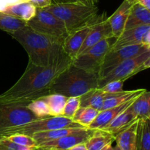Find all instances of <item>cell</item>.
Instances as JSON below:
<instances>
[{
  "mask_svg": "<svg viewBox=\"0 0 150 150\" xmlns=\"http://www.w3.org/2000/svg\"><path fill=\"white\" fill-rule=\"evenodd\" d=\"M64 51L53 64L40 66L29 62L24 73L7 91L0 94V101L26 106L35 99L51 94L56 78L72 63Z\"/></svg>",
  "mask_w": 150,
  "mask_h": 150,
  "instance_id": "cell-1",
  "label": "cell"
},
{
  "mask_svg": "<svg viewBox=\"0 0 150 150\" xmlns=\"http://www.w3.org/2000/svg\"><path fill=\"white\" fill-rule=\"evenodd\" d=\"M26 50L29 62L40 66L53 64L62 52L63 41L40 33L27 24L9 34Z\"/></svg>",
  "mask_w": 150,
  "mask_h": 150,
  "instance_id": "cell-2",
  "label": "cell"
},
{
  "mask_svg": "<svg viewBox=\"0 0 150 150\" xmlns=\"http://www.w3.org/2000/svg\"><path fill=\"white\" fill-rule=\"evenodd\" d=\"M99 74L89 72L74 66L73 63L63 71L51 85V94L66 97H80L89 90L98 88Z\"/></svg>",
  "mask_w": 150,
  "mask_h": 150,
  "instance_id": "cell-3",
  "label": "cell"
},
{
  "mask_svg": "<svg viewBox=\"0 0 150 150\" xmlns=\"http://www.w3.org/2000/svg\"><path fill=\"white\" fill-rule=\"evenodd\" d=\"M45 9L62 21L68 33L89 25L99 16V8L95 4L79 2L54 3Z\"/></svg>",
  "mask_w": 150,
  "mask_h": 150,
  "instance_id": "cell-4",
  "label": "cell"
},
{
  "mask_svg": "<svg viewBox=\"0 0 150 150\" xmlns=\"http://www.w3.org/2000/svg\"><path fill=\"white\" fill-rule=\"evenodd\" d=\"M83 127L75 121L73 119H68L63 116H49L32 121L27 124L13 128L4 132L1 136H7L13 134H23L32 136L38 132L52 130L60 128H79Z\"/></svg>",
  "mask_w": 150,
  "mask_h": 150,
  "instance_id": "cell-5",
  "label": "cell"
},
{
  "mask_svg": "<svg viewBox=\"0 0 150 150\" xmlns=\"http://www.w3.org/2000/svg\"><path fill=\"white\" fill-rule=\"evenodd\" d=\"M35 30L64 41L69 35L64 22L45 9L37 8L35 16L26 22Z\"/></svg>",
  "mask_w": 150,
  "mask_h": 150,
  "instance_id": "cell-6",
  "label": "cell"
},
{
  "mask_svg": "<svg viewBox=\"0 0 150 150\" xmlns=\"http://www.w3.org/2000/svg\"><path fill=\"white\" fill-rule=\"evenodd\" d=\"M38 119L40 118L34 115L26 106L0 101V136L9 129Z\"/></svg>",
  "mask_w": 150,
  "mask_h": 150,
  "instance_id": "cell-7",
  "label": "cell"
},
{
  "mask_svg": "<svg viewBox=\"0 0 150 150\" xmlns=\"http://www.w3.org/2000/svg\"><path fill=\"white\" fill-rule=\"evenodd\" d=\"M149 57H150V49L124 60L108 74L99 79L98 88H102L103 85L111 81L121 79L124 81L127 80L130 77L142 71V66Z\"/></svg>",
  "mask_w": 150,
  "mask_h": 150,
  "instance_id": "cell-8",
  "label": "cell"
},
{
  "mask_svg": "<svg viewBox=\"0 0 150 150\" xmlns=\"http://www.w3.org/2000/svg\"><path fill=\"white\" fill-rule=\"evenodd\" d=\"M112 38H114L102 40L86 52L75 57L72 63L86 71L93 72L99 74L100 69L103 61L104 57L111 49V46L115 41H111Z\"/></svg>",
  "mask_w": 150,
  "mask_h": 150,
  "instance_id": "cell-9",
  "label": "cell"
},
{
  "mask_svg": "<svg viewBox=\"0 0 150 150\" xmlns=\"http://www.w3.org/2000/svg\"><path fill=\"white\" fill-rule=\"evenodd\" d=\"M148 49L149 48L144 46L142 44H139L126 46L117 49H110L104 57L103 61L101 64L99 71V79L108 74L124 60L141 54Z\"/></svg>",
  "mask_w": 150,
  "mask_h": 150,
  "instance_id": "cell-10",
  "label": "cell"
},
{
  "mask_svg": "<svg viewBox=\"0 0 150 150\" xmlns=\"http://www.w3.org/2000/svg\"><path fill=\"white\" fill-rule=\"evenodd\" d=\"M105 16H106L105 13L100 15L96 21L92 24V28L83 46L81 48L78 56L86 52L87 50H89L102 40L114 38L108 17H105Z\"/></svg>",
  "mask_w": 150,
  "mask_h": 150,
  "instance_id": "cell-11",
  "label": "cell"
},
{
  "mask_svg": "<svg viewBox=\"0 0 150 150\" xmlns=\"http://www.w3.org/2000/svg\"><path fill=\"white\" fill-rule=\"evenodd\" d=\"M93 132V129H85L81 132L71 134L54 141H47L39 144L42 150H68L71 147L81 143H86Z\"/></svg>",
  "mask_w": 150,
  "mask_h": 150,
  "instance_id": "cell-12",
  "label": "cell"
},
{
  "mask_svg": "<svg viewBox=\"0 0 150 150\" xmlns=\"http://www.w3.org/2000/svg\"><path fill=\"white\" fill-rule=\"evenodd\" d=\"M96 20L94 21L92 23L89 24V25H86V26H83L81 29H77L73 32L70 33L67 35V38L64 40L62 44L63 51L72 60H73L75 57L78 56L81 48L83 46L86 37H87L88 34H89V31L92 28V24L96 21Z\"/></svg>",
  "mask_w": 150,
  "mask_h": 150,
  "instance_id": "cell-13",
  "label": "cell"
},
{
  "mask_svg": "<svg viewBox=\"0 0 150 150\" xmlns=\"http://www.w3.org/2000/svg\"><path fill=\"white\" fill-rule=\"evenodd\" d=\"M136 1V0H124L116 11L110 17H108L114 38H118L124 31L132 6Z\"/></svg>",
  "mask_w": 150,
  "mask_h": 150,
  "instance_id": "cell-14",
  "label": "cell"
},
{
  "mask_svg": "<svg viewBox=\"0 0 150 150\" xmlns=\"http://www.w3.org/2000/svg\"><path fill=\"white\" fill-rule=\"evenodd\" d=\"M149 29L150 25H142L124 30L118 38H115L111 50L117 49L126 46L142 44V38Z\"/></svg>",
  "mask_w": 150,
  "mask_h": 150,
  "instance_id": "cell-15",
  "label": "cell"
},
{
  "mask_svg": "<svg viewBox=\"0 0 150 150\" xmlns=\"http://www.w3.org/2000/svg\"><path fill=\"white\" fill-rule=\"evenodd\" d=\"M136 98L133 99L130 101L125 103L120 104L116 107L106 109V110H101L99 112L98 116L95 119L93 122L89 126L88 129H103L108 124H109L119 114L124 111L125 110L130 107Z\"/></svg>",
  "mask_w": 150,
  "mask_h": 150,
  "instance_id": "cell-16",
  "label": "cell"
},
{
  "mask_svg": "<svg viewBox=\"0 0 150 150\" xmlns=\"http://www.w3.org/2000/svg\"><path fill=\"white\" fill-rule=\"evenodd\" d=\"M139 119L119 132L115 137L117 146L120 150H136V135Z\"/></svg>",
  "mask_w": 150,
  "mask_h": 150,
  "instance_id": "cell-17",
  "label": "cell"
},
{
  "mask_svg": "<svg viewBox=\"0 0 150 150\" xmlns=\"http://www.w3.org/2000/svg\"><path fill=\"white\" fill-rule=\"evenodd\" d=\"M142 25H150V11L136 1L132 6L124 30Z\"/></svg>",
  "mask_w": 150,
  "mask_h": 150,
  "instance_id": "cell-18",
  "label": "cell"
},
{
  "mask_svg": "<svg viewBox=\"0 0 150 150\" xmlns=\"http://www.w3.org/2000/svg\"><path fill=\"white\" fill-rule=\"evenodd\" d=\"M37 7L29 1H23L7 6L2 13L28 22L36 14Z\"/></svg>",
  "mask_w": 150,
  "mask_h": 150,
  "instance_id": "cell-19",
  "label": "cell"
},
{
  "mask_svg": "<svg viewBox=\"0 0 150 150\" xmlns=\"http://www.w3.org/2000/svg\"><path fill=\"white\" fill-rule=\"evenodd\" d=\"M131 105L129 107H127L124 111L122 112L120 114H119L103 129L111 132V133L114 134L116 136L119 132H120L123 129L127 128L129 125L131 124L136 120L139 119H137L136 115L133 113Z\"/></svg>",
  "mask_w": 150,
  "mask_h": 150,
  "instance_id": "cell-20",
  "label": "cell"
},
{
  "mask_svg": "<svg viewBox=\"0 0 150 150\" xmlns=\"http://www.w3.org/2000/svg\"><path fill=\"white\" fill-rule=\"evenodd\" d=\"M115 135L105 129H93V132L86 141L87 150H102L115 141Z\"/></svg>",
  "mask_w": 150,
  "mask_h": 150,
  "instance_id": "cell-21",
  "label": "cell"
},
{
  "mask_svg": "<svg viewBox=\"0 0 150 150\" xmlns=\"http://www.w3.org/2000/svg\"><path fill=\"white\" fill-rule=\"evenodd\" d=\"M146 91V89L140 88V89L131 90V91H123L116 94H109L104 101L101 110L116 107L123 103L127 102L133 99L137 98L139 96Z\"/></svg>",
  "mask_w": 150,
  "mask_h": 150,
  "instance_id": "cell-22",
  "label": "cell"
},
{
  "mask_svg": "<svg viewBox=\"0 0 150 150\" xmlns=\"http://www.w3.org/2000/svg\"><path fill=\"white\" fill-rule=\"evenodd\" d=\"M86 129V127H79V128H60V129H52V130L44 131V132H38L32 135L33 139L36 141L38 146L42 143L47 142V141H54V140L59 139L62 137L71 135V134L77 133L81 132Z\"/></svg>",
  "mask_w": 150,
  "mask_h": 150,
  "instance_id": "cell-23",
  "label": "cell"
},
{
  "mask_svg": "<svg viewBox=\"0 0 150 150\" xmlns=\"http://www.w3.org/2000/svg\"><path fill=\"white\" fill-rule=\"evenodd\" d=\"M109 94H105L100 88H94L80 96L81 107H91L100 111L104 101Z\"/></svg>",
  "mask_w": 150,
  "mask_h": 150,
  "instance_id": "cell-24",
  "label": "cell"
},
{
  "mask_svg": "<svg viewBox=\"0 0 150 150\" xmlns=\"http://www.w3.org/2000/svg\"><path fill=\"white\" fill-rule=\"evenodd\" d=\"M136 150H150V119H139Z\"/></svg>",
  "mask_w": 150,
  "mask_h": 150,
  "instance_id": "cell-25",
  "label": "cell"
},
{
  "mask_svg": "<svg viewBox=\"0 0 150 150\" xmlns=\"http://www.w3.org/2000/svg\"><path fill=\"white\" fill-rule=\"evenodd\" d=\"M132 110L137 119L150 118V91H144L136 98L131 105Z\"/></svg>",
  "mask_w": 150,
  "mask_h": 150,
  "instance_id": "cell-26",
  "label": "cell"
},
{
  "mask_svg": "<svg viewBox=\"0 0 150 150\" xmlns=\"http://www.w3.org/2000/svg\"><path fill=\"white\" fill-rule=\"evenodd\" d=\"M48 104L51 116H63L67 97L58 94H51L41 97Z\"/></svg>",
  "mask_w": 150,
  "mask_h": 150,
  "instance_id": "cell-27",
  "label": "cell"
},
{
  "mask_svg": "<svg viewBox=\"0 0 150 150\" xmlns=\"http://www.w3.org/2000/svg\"><path fill=\"white\" fill-rule=\"evenodd\" d=\"M99 112L93 107H80L73 119L83 127L88 128L96 119Z\"/></svg>",
  "mask_w": 150,
  "mask_h": 150,
  "instance_id": "cell-28",
  "label": "cell"
},
{
  "mask_svg": "<svg viewBox=\"0 0 150 150\" xmlns=\"http://www.w3.org/2000/svg\"><path fill=\"white\" fill-rule=\"evenodd\" d=\"M26 25V22L16 17L0 12V29L8 34L18 30Z\"/></svg>",
  "mask_w": 150,
  "mask_h": 150,
  "instance_id": "cell-29",
  "label": "cell"
},
{
  "mask_svg": "<svg viewBox=\"0 0 150 150\" xmlns=\"http://www.w3.org/2000/svg\"><path fill=\"white\" fill-rule=\"evenodd\" d=\"M27 107L34 115L40 119L51 116L48 104L42 98H39L31 101L27 105Z\"/></svg>",
  "mask_w": 150,
  "mask_h": 150,
  "instance_id": "cell-30",
  "label": "cell"
},
{
  "mask_svg": "<svg viewBox=\"0 0 150 150\" xmlns=\"http://www.w3.org/2000/svg\"><path fill=\"white\" fill-rule=\"evenodd\" d=\"M4 137L7 140L10 141L14 144H18L19 146L26 147H35L38 146L36 141L33 139L32 136L23 134H13V135H7V136H0Z\"/></svg>",
  "mask_w": 150,
  "mask_h": 150,
  "instance_id": "cell-31",
  "label": "cell"
},
{
  "mask_svg": "<svg viewBox=\"0 0 150 150\" xmlns=\"http://www.w3.org/2000/svg\"><path fill=\"white\" fill-rule=\"evenodd\" d=\"M80 107V97H68L64 106L63 116L73 119Z\"/></svg>",
  "mask_w": 150,
  "mask_h": 150,
  "instance_id": "cell-32",
  "label": "cell"
},
{
  "mask_svg": "<svg viewBox=\"0 0 150 150\" xmlns=\"http://www.w3.org/2000/svg\"><path fill=\"white\" fill-rule=\"evenodd\" d=\"M38 147L22 146L11 142L4 137H0V150H38Z\"/></svg>",
  "mask_w": 150,
  "mask_h": 150,
  "instance_id": "cell-33",
  "label": "cell"
},
{
  "mask_svg": "<svg viewBox=\"0 0 150 150\" xmlns=\"http://www.w3.org/2000/svg\"><path fill=\"white\" fill-rule=\"evenodd\" d=\"M124 80H116L111 81L108 82L105 85L100 88L101 91H103L105 94H116V93L123 91V85H124Z\"/></svg>",
  "mask_w": 150,
  "mask_h": 150,
  "instance_id": "cell-34",
  "label": "cell"
},
{
  "mask_svg": "<svg viewBox=\"0 0 150 150\" xmlns=\"http://www.w3.org/2000/svg\"><path fill=\"white\" fill-rule=\"evenodd\" d=\"M30 3L35 6L37 8H45L53 4L52 0H29Z\"/></svg>",
  "mask_w": 150,
  "mask_h": 150,
  "instance_id": "cell-35",
  "label": "cell"
},
{
  "mask_svg": "<svg viewBox=\"0 0 150 150\" xmlns=\"http://www.w3.org/2000/svg\"><path fill=\"white\" fill-rule=\"evenodd\" d=\"M53 4L54 3H64V2H79L83 3L85 4H89V5H94L93 1L92 0H52Z\"/></svg>",
  "mask_w": 150,
  "mask_h": 150,
  "instance_id": "cell-36",
  "label": "cell"
},
{
  "mask_svg": "<svg viewBox=\"0 0 150 150\" xmlns=\"http://www.w3.org/2000/svg\"><path fill=\"white\" fill-rule=\"evenodd\" d=\"M142 44L146 47H147V48L150 49V29H148L147 32L144 35L143 38H142Z\"/></svg>",
  "mask_w": 150,
  "mask_h": 150,
  "instance_id": "cell-37",
  "label": "cell"
},
{
  "mask_svg": "<svg viewBox=\"0 0 150 150\" xmlns=\"http://www.w3.org/2000/svg\"><path fill=\"white\" fill-rule=\"evenodd\" d=\"M68 150H87V148H86L85 143H81V144H76L74 146L71 147Z\"/></svg>",
  "mask_w": 150,
  "mask_h": 150,
  "instance_id": "cell-38",
  "label": "cell"
},
{
  "mask_svg": "<svg viewBox=\"0 0 150 150\" xmlns=\"http://www.w3.org/2000/svg\"><path fill=\"white\" fill-rule=\"evenodd\" d=\"M136 1L150 11V0H136Z\"/></svg>",
  "mask_w": 150,
  "mask_h": 150,
  "instance_id": "cell-39",
  "label": "cell"
},
{
  "mask_svg": "<svg viewBox=\"0 0 150 150\" xmlns=\"http://www.w3.org/2000/svg\"><path fill=\"white\" fill-rule=\"evenodd\" d=\"M147 69H150V57H149V59L146 60V62L142 66V71H144Z\"/></svg>",
  "mask_w": 150,
  "mask_h": 150,
  "instance_id": "cell-40",
  "label": "cell"
},
{
  "mask_svg": "<svg viewBox=\"0 0 150 150\" xmlns=\"http://www.w3.org/2000/svg\"><path fill=\"white\" fill-rule=\"evenodd\" d=\"M102 150H120L117 146H112V144H108L104 149H103Z\"/></svg>",
  "mask_w": 150,
  "mask_h": 150,
  "instance_id": "cell-41",
  "label": "cell"
},
{
  "mask_svg": "<svg viewBox=\"0 0 150 150\" xmlns=\"http://www.w3.org/2000/svg\"><path fill=\"white\" fill-rule=\"evenodd\" d=\"M92 1H93V3H94V4H95V3H97V2H98V0H92Z\"/></svg>",
  "mask_w": 150,
  "mask_h": 150,
  "instance_id": "cell-42",
  "label": "cell"
},
{
  "mask_svg": "<svg viewBox=\"0 0 150 150\" xmlns=\"http://www.w3.org/2000/svg\"><path fill=\"white\" fill-rule=\"evenodd\" d=\"M38 150H42V148H40V147H38Z\"/></svg>",
  "mask_w": 150,
  "mask_h": 150,
  "instance_id": "cell-43",
  "label": "cell"
},
{
  "mask_svg": "<svg viewBox=\"0 0 150 150\" xmlns=\"http://www.w3.org/2000/svg\"><path fill=\"white\" fill-rule=\"evenodd\" d=\"M149 119H150V118H149Z\"/></svg>",
  "mask_w": 150,
  "mask_h": 150,
  "instance_id": "cell-44",
  "label": "cell"
}]
</instances>
